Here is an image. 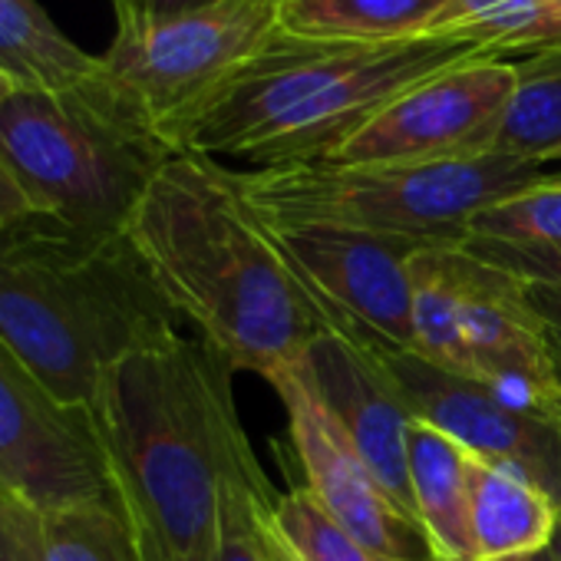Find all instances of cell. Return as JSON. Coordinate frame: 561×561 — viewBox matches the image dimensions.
<instances>
[{
	"mask_svg": "<svg viewBox=\"0 0 561 561\" xmlns=\"http://www.w3.org/2000/svg\"><path fill=\"white\" fill-rule=\"evenodd\" d=\"M231 367L175 331L116 360L87 403L142 561H215L228 489L257 469Z\"/></svg>",
	"mask_w": 561,
	"mask_h": 561,
	"instance_id": "cell-1",
	"label": "cell"
},
{
	"mask_svg": "<svg viewBox=\"0 0 561 561\" xmlns=\"http://www.w3.org/2000/svg\"><path fill=\"white\" fill-rule=\"evenodd\" d=\"M126 234L179 321H188L231 370L267 380L328 331L234 188L231 169L208 156H169Z\"/></svg>",
	"mask_w": 561,
	"mask_h": 561,
	"instance_id": "cell-2",
	"label": "cell"
},
{
	"mask_svg": "<svg viewBox=\"0 0 561 561\" xmlns=\"http://www.w3.org/2000/svg\"><path fill=\"white\" fill-rule=\"evenodd\" d=\"M492 54L456 34L357 44L277 27L175 133L172 149L251 162V169L324 162L416 83Z\"/></svg>",
	"mask_w": 561,
	"mask_h": 561,
	"instance_id": "cell-3",
	"label": "cell"
},
{
	"mask_svg": "<svg viewBox=\"0 0 561 561\" xmlns=\"http://www.w3.org/2000/svg\"><path fill=\"white\" fill-rule=\"evenodd\" d=\"M175 331L126 231H77L37 211L0 231V344L60 403L87 410L116 360Z\"/></svg>",
	"mask_w": 561,
	"mask_h": 561,
	"instance_id": "cell-4",
	"label": "cell"
},
{
	"mask_svg": "<svg viewBox=\"0 0 561 561\" xmlns=\"http://www.w3.org/2000/svg\"><path fill=\"white\" fill-rule=\"evenodd\" d=\"M175 156L106 83L21 90L0 106V162L37 215L123 234L165 159Z\"/></svg>",
	"mask_w": 561,
	"mask_h": 561,
	"instance_id": "cell-5",
	"label": "cell"
},
{
	"mask_svg": "<svg viewBox=\"0 0 561 561\" xmlns=\"http://www.w3.org/2000/svg\"><path fill=\"white\" fill-rule=\"evenodd\" d=\"M548 175L551 169L545 162L512 152L393 165L305 162L231 169L234 188L248 208L267 221L337 225L433 244L466 241L469 221L482 208Z\"/></svg>",
	"mask_w": 561,
	"mask_h": 561,
	"instance_id": "cell-6",
	"label": "cell"
},
{
	"mask_svg": "<svg viewBox=\"0 0 561 561\" xmlns=\"http://www.w3.org/2000/svg\"><path fill=\"white\" fill-rule=\"evenodd\" d=\"M277 27V0H218L159 24L116 18L103 77L172 149L175 133Z\"/></svg>",
	"mask_w": 561,
	"mask_h": 561,
	"instance_id": "cell-7",
	"label": "cell"
},
{
	"mask_svg": "<svg viewBox=\"0 0 561 561\" xmlns=\"http://www.w3.org/2000/svg\"><path fill=\"white\" fill-rule=\"evenodd\" d=\"M261 225L328 331L380 354L413 351L410 257L433 241L308 221L261 218Z\"/></svg>",
	"mask_w": 561,
	"mask_h": 561,
	"instance_id": "cell-8",
	"label": "cell"
},
{
	"mask_svg": "<svg viewBox=\"0 0 561 561\" xmlns=\"http://www.w3.org/2000/svg\"><path fill=\"white\" fill-rule=\"evenodd\" d=\"M515 93V60L499 54L476 57L397 96L324 162L393 165L489 152L492 136Z\"/></svg>",
	"mask_w": 561,
	"mask_h": 561,
	"instance_id": "cell-9",
	"label": "cell"
},
{
	"mask_svg": "<svg viewBox=\"0 0 561 561\" xmlns=\"http://www.w3.org/2000/svg\"><path fill=\"white\" fill-rule=\"evenodd\" d=\"M0 492L37 512L113 502L90 413L60 403L4 344H0Z\"/></svg>",
	"mask_w": 561,
	"mask_h": 561,
	"instance_id": "cell-10",
	"label": "cell"
},
{
	"mask_svg": "<svg viewBox=\"0 0 561 561\" xmlns=\"http://www.w3.org/2000/svg\"><path fill=\"white\" fill-rule=\"evenodd\" d=\"M267 383L285 407L288 436L311 499L364 545L403 561H433L420 522L403 512L377 482L370 466L360 459L341 423L318 397L305 364L298 360L274 370Z\"/></svg>",
	"mask_w": 561,
	"mask_h": 561,
	"instance_id": "cell-11",
	"label": "cell"
},
{
	"mask_svg": "<svg viewBox=\"0 0 561 561\" xmlns=\"http://www.w3.org/2000/svg\"><path fill=\"white\" fill-rule=\"evenodd\" d=\"M413 420L453 436L469 453L522 472L561 508V423L502 403L485 383L446 374L413 351L380 354Z\"/></svg>",
	"mask_w": 561,
	"mask_h": 561,
	"instance_id": "cell-12",
	"label": "cell"
},
{
	"mask_svg": "<svg viewBox=\"0 0 561 561\" xmlns=\"http://www.w3.org/2000/svg\"><path fill=\"white\" fill-rule=\"evenodd\" d=\"M318 397L341 423L377 482L413 515L410 495V426L413 413L387 374L380 351L324 331L301 357ZM416 518V515H413Z\"/></svg>",
	"mask_w": 561,
	"mask_h": 561,
	"instance_id": "cell-13",
	"label": "cell"
},
{
	"mask_svg": "<svg viewBox=\"0 0 561 561\" xmlns=\"http://www.w3.org/2000/svg\"><path fill=\"white\" fill-rule=\"evenodd\" d=\"M561 508L522 472L469 453L472 561H525L554 541Z\"/></svg>",
	"mask_w": 561,
	"mask_h": 561,
	"instance_id": "cell-14",
	"label": "cell"
},
{
	"mask_svg": "<svg viewBox=\"0 0 561 561\" xmlns=\"http://www.w3.org/2000/svg\"><path fill=\"white\" fill-rule=\"evenodd\" d=\"M407 456H410L413 515L430 541L433 561H472L469 449L459 446L443 430L413 420Z\"/></svg>",
	"mask_w": 561,
	"mask_h": 561,
	"instance_id": "cell-15",
	"label": "cell"
},
{
	"mask_svg": "<svg viewBox=\"0 0 561 561\" xmlns=\"http://www.w3.org/2000/svg\"><path fill=\"white\" fill-rule=\"evenodd\" d=\"M453 0H277L280 31L321 41L393 44L430 37Z\"/></svg>",
	"mask_w": 561,
	"mask_h": 561,
	"instance_id": "cell-16",
	"label": "cell"
},
{
	"mask_svg": "<svg viewBox=\"0 0 561 561\" xmlns=\"http://www.w3.org/2000/svg\"><path fill=\"white\" fill-rule=\"evenodd\" d=\"M459 244H423L410 257L413 354L443 367L446 374L476 380L472 357L462 334V248Z\"/></svg>",
	"mask_w": 561,
	"mask_h": 561,
	"instance_id": "cell-17",
	"label": "cell"
},
{
	"mask_svg": "<svg viewBox=\"0 0 561 561\" xmlns=\"http://www.w3.org/2000/svg\"><path fill=\"white\" fill-rule=\"evenodd\" d=\"M0 70L21 90H73L96 80L103 60L80 50L37 0H0Z\"/></svg>",
	"mask_w": 561,
	"mask_h": 561,
	"instance_id": "cell-18",
	"label": "cell"
},
{
	"mask_svg": "<svg viewBox=\"0 0 561 561\" xmlns=\"http://www.w3.org/2000/svg\"><path fill=\"white\" fill-rule=\"evenodd\" d=\"M518 93L505 110L489 152H512L545 162L561 149V44L522 54Z\"/></svg>",
	"mask_w": 561,
	"mask_h": 561,
	"instance_id": "cell-19",
	"label": "cell"
},
{
	"mask_svg": "<svg viewBox=\"0 0 561 561\" xmlns=\"http://www.w3.org/2000/svg\"><path fill=\"white\" fill-rule=\"evenodd\" d=\"M433 34L472 37L502 57L561 37V0H453Z\"/></svg>",
	"mask_w": 561,
	"mask_h": 561,
	"instance_id": "cell-20",
	"label": "cell"
},
{
	"mask_svg": "<svg viewBox=\"0 0 561 561\" xmlns=\"http://www.w3.org/2000/svg\"><path fill=\"white\" fill-rule=\"evenodd\" d=\"M267 522L285 561H403L344 531L305 485L277 495Z\"/></svg>",
	"mask_w": 561,
	"mask_h": 561,
	"instance_id": "cell-21",
	"label": "cell"
},
{
	"mask_svg": "<svg viewBox=\"0 0 561 561\" xmlns=\"http://www.w3.org/2000/svg\"><path fill=\"white\" fill-rule=\"evenodd\" d=\"M47 561H142V551L113 502L41 512Z\"/></svg>",
	"mask_w": 561,
	"mask_h": 561,
	"instance_id": "cell-22",
	"label": "cell"
},
{
	"mask_svg": "<svg viewBox=\"0 0 561 561\" xmlns=\"http://www.w3.org/2000/svg\"><path fill=\"white\" fill-rule=\"evenodd\" d=\"M469 238L518 244H561V172L482 208L469 221Z\"/></svg>",
	"mask_w": 561,
	"mask_h": 561,
	"instance_id": "cell-23",
	"label": "cell"
},
{
	"mask_svg": "<svg viewBox=\"0 0 561 561\" xmlns=\"http://www.w3.org/2000/svg\"><path fill=\"white\" fill-rule=\"evenodd\" d=\"M277 492L267 485L261 466L241 476L221 508V538L215 561H280L277 541L271 535V505Z\"/></svg>",
	"mask_w": 561,
	"mask_h": 561,
	"instance_id": "cell-24",
	"label": "cell"
},
{
	"mask_svg": "<svg viewBox=\"0 0 561 561\" xmlns=\"http://www.w3.org/2000/svg\"><path fill=\"white\" fill-rule=\"evenodd\" d=\"M462 248L489 267H499L528 285L561 288V244H518L495 238H466Z\"/></svg>",
	"mask_w": 561,
	"mask_h": 561,
	"instance_id": "cell-25",
	"label": "cell"
},
{
	"mask_svg": "<svg viewBox=\"0 0 561 561\" xmlns=\"http://www.w3.org/2000/svg\"><path fill=\"white\" fill-rule=\"evenodd\" d=\"M0 561H47L41 512L8 492H0Z\"/></svg>",
	"mask_w": 561,
	"mask_h": 561,
	"instance_id": "cell-26",
	"label": "cell"
},
{
	"mask_svg": "<svg viewBox=\"0 0 561 561\" xmlns=\"http://www.w3.org/2000/svg\"><path fill=\"white\" fill-rule=\"evenodd\" d=\"M218 4V0H116V18H129V21H142V24H159V21H172L182 14H195Z\"/></svg>",
	"mask_w": 561,
	"mask_h": 561,
	"instance_id": "cell-27",
	"label": "cell"
},
{
	"mask_svg": "<svg viewBox=\"0 0 561 561\" xmlns=\"http://www.w3.org/2000/svg\"><path fill=\"white\" fill-rule=\"evenodd\" d=\"M522 291H525L528 308H531L535 318L541 321V328H545V334H548V341H551L558 370H561V288H551V285H528V280H522Z\"/></svg>",
	"mask_w": 561,
	"mask_h": 561,
	"instance_id": "cell-28",
	"label": "cell"
},
{
	"mask_svg": "<svg viewBox=\"0 0 561 561\" xmlns=\"http://www.w3.org/2000/svg\"><path fill=\"white\" fill-rule=\"evenodd\" d=\"M27 215H34L27 195L21 192V185L11 179V172L4 169V162H0V231L24 221Z\"/></svg>",
	"mask_w": 561,
	"mask_h": 561,
	"instance_id": "cell-29",
	"label": "cell"
},
{
	"mask_svg": "<svg viewBox=\"0 0 561 561\" xmlns=\"http://www.w3.org/2000/svg\"><path fill=\"white\" fill-rule=\"evenodd\" d=\"M21 93V83L11 77V73H4V70H0V106H4L11 96H18Z\"/></svg>",
	"mask_w": 561,
	"mask_h": 561,
	"instance_id": "cell-30",
	"label": "cell"
},
{
	"mask_svg": "<svg viewBox=\"0 0 561 561\" xmlns=\"http://www.w3.org/2000/svg\"><path fill=\"white\" fill-rule=\"evenodd\" d=\"M548 551H551V558H554V561H561V522H558V531H554V541H551V548H548Z\"/></svg>",
	"mask_w": 561,
	"mask_h": 561,
	"instance_id": "cell-31",
	"label": "cell"
},
{
	"mask_svg": "<svg viewBox=\"0 0 561 561\" xmlns=\"http://www.w3.org/2000/svg\"><path fill=\"white\" fill-rule=\"evenodd\" d=\"M551 162H561V149H554V152H551V156L545 159V165H551Z\"/></svg>",
	"mask_w": 561,
	"mask_h": 561,
	"instance_id": "cell-32",
	"label": "cell"
},
{
	"mask_svg": "<svg viewBox=\"0 0 561 561\" xmlns=\"http://www.w3.org/2000/svg\"><path fill=\"white\" fill-rule=\"evenodd\" d=\"M525 561H554V558H551V551H545V554H535V558H525Z\"/></svg>",
	"mask_w": 561,
	"mask_h": 561,
	"instance_id": "cell-33",
	"label": "cell"
},
{
	"mask_svg": "<svg viewBox=\"0 0 561 561\" xmlns=\"http://www.w3.org/2000/svg\"><path fill=\"white\" fill-rule=\"evenodd\" d=\"M558 44H561V37H554V41H551V44H545V47H558ZM538 50H541V47H538Z\"/></svg>",
	"mask_w": 561,
	"mask_h": 561,
	"instance_id": "cell-34",
	"label": "cell"
},
{
	"mask_svg": "<svg viewBox=\"0 0 561 561\" xmlns=\"http://www.w3.org/2000/svg\"><path fill=\"white\" fill-rule=\"evenodd\" d=\"M277 551H280V548H277ZM280 561H285V554H280Z\"/></svg>",
	"mask_w": 561,
	"mask_h": 561,
	"instance_id": "cell-35",
	"label": "cell"
},
{
	"mask_svg": "<svg viewBox=\"0 0 561 561\" xmlns=\"http://www.w3.org/2000/svg\"><path fill=\"white\" fill-rule=\"evenodd\" d=\"M113 4H116V0H113Z\"/></svg>",
	"mask_w": 561,
	"mask_h": 561,
	"instance_id": "cell-36",
	"label": "cell"
}]
</instances>
